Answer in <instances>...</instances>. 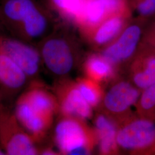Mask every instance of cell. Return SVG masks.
I'll return each mask as SVG.
<instances>
[{
  "label": "cell",
  "instance_id": "6da1fadb",
  "mask_svg": "<svg viewBox=\"0 0 155 155\" xmlns=\"http://www.w3.org/2000/svg\"><path fill=\"white\" fill-rule=\"evenodd\" d=\"M51 20L38 0H0V27L36 45L51 32Z\"/></svg>",
  "mask_w": 155,
  "mask_h": 155
},
{
  "label": "cell",
  "instance_id": "7a4b0ae2",
  "mask_svg": "<svg viewBox=\"0 0 155 155\" xmlns=\"http://www.w3.org/2000/svg\"><path fill=\"white\" fill-rule=\"evenodd\" d=\"M42 64L57 79L68 78L81 62L72 40L61 32H51L37 45Z\"/></svg>",
  "mask_w": 155,
  "mask_h": 155
},
{
  "label": "cell",
  "instance_id": "3957f363",
  "mask_svg": "<svg viewBox=\"0 0 155 155\" xmlns=\"http://www.w3.org/2000/svg\"><path fill=\"white\" fill-rule=\"evenodd\" d=\"M52 137L60 155H89L96 145L94 130L86 121L72 117L59 116Z\"/></svg>",
  "mask_w": 155,
  "mask_h": 155
},
{
  "label": "cell",
  "instance_id": "277c9868",
  "mask_svg": "<svg viewBox=\"0 0 155 155\" xmlns=\"http://www.w3.org/2000/svg\"><path fill=\"white\" fill-rule=\"evenodd\" d=\"M117 125V144L120 152L155 153V121L132 113Z\"/></svg>",
  "mask_w": 155,
  "mask_h": 155
},
{
  "label": "cell",
  "instance_id": "5b68a950",
  "mask_svg": "<svg viewBox=\"0 0 155 155\" xmlns=\"http://www.w3.org/2000/svg\"><path fill=\"white\" fill-rule=\"evenodd\" d=\"M127 78L119 76L109 83L98 110L114 119L117 123L131 114L141 93Z\"/></svg>",
  "mask_w": 155,
  "mask_h": 155
},
{
  "label": "cell",
  "instance_id": "8992f818",
  "mask_svg": "<svg viewBox=\"0 0 155 155\" xmlns=\"http://www.w3.org/2000/svg\"><path fill=\"white\" fill-rule=\"evenodd\" d=\"M0 145L6 155H39L40 148L17 121L15 113L0 109Z\"/></svg>",
  "mask_w": 155,
  "mask_h": 155
},
{
  "label": "cell",
  "instance_id": "52a82bcc",
  "mask_svg": "<svg viewBox=\"0 0 155 155\" xmlns=\"http://www.w3.org/2000/svg\"><path fill=\"white\" fill-rule=\"evenodd\" d=\"M59 105V114L84 121L93 116V107L84 100L76 81L69 78L58 79L53 88Z\"/></svg>",
  "mask_w": 155,
  "mask_h": 155
},
{
  "label": "cell",
  "instance_id": "ba28073f",
  "mask_svg": "<svg viewBox=\"0 0 155 155\" xmlns=\"http://www.w3.org/2000/svg\"><path fill=\"white\" fill-rule=\"evenodd\" d=\"M0 43L6 53L29 78L30 82L39 80L42 61L36 45L0 33Z\"/></svg>",
  "mask_w": 155,
  "mask_h": 155
},
{
  "label": "cell",
  "instance_id": "9c48e42d",
  "mask_svg": "<svg viewBox=\"0 0 155 155\" xmlns=\"http://www.w3.org/2000/svg\"><path fill=\"white\" fill-rule=\"evenodd\" d=\"M142 31L140 26L130 25L107 45L101 54L117 67L120 72L125 71L136 55Z\"/></svg>",
  "mask_w": 155,
  "mask_h": 155
},
{
  "label": "cell",
  "instance_id": "30bf717a",
  "mask_svg": "<svg viewBox=\"0 0 155 155\" xmlns=\"http://www.w3.org/2000/svg\"><path fill=\"white\" fill-rule=\"evenodd\" d=\"M14 113L21 127L37 144L40 143L45 138L54 120L34 111L19 97L17 100Z\"/></svg>",
  "mask_w": 155,
  "mask_h": 155
},
{
  "label": "cell",
  "instance_id": "8fae6325",
  "mask_svg": "<svg viewBox=\"0 0 155 155\" xmlns=\"http://www.w3.org/2000/svg\"><path fill=\"white\" fill-rule=\"evenodd\" d=\"M29 78L8 55L0 43V89L2 95H16L26 87Z\"/></svg>",
  "mask_w": 155,
  "mask_h": 155
},
{
  "label": "cell",
  "instance_id": "7c38bea8",
  "mask_svg": "<svg viewBox=\"0 0 155 155\" xmlns=\"http://www.w3.org/2000/svg\"><path fill=\"white\" fill-rule=\"evenodd\" d=\"M125 77L143 91L155 83V54L135 55L125 70Z\"/></svg>",
  "mask_w": 155,
  "mask_h": 155
},
{
  "label": "cell",
  "instance_id": "4fadbf2b",
  "mask_svg": "<svg viewBox=\"0 0 155 155\" xmlns=\"http://www.w3.org/2000/svg\"><path fill=\"white\" fill-rule=\"evenodd\" d=\"M94 126L96 145L100 154L116 155L120 153L116 140L117 122L98 110L94 117Z\"/></svg>",
  "mask_w": 155,
  "mask_h": 155
},
{
  "label": "cell",
  "instance_id": "5bb4252c",
  "mask_svg": "<svg viewBox=\"0 0 155 155\" xmlns=\"http://www.w3.org/2000/svg\"><path fill=\"white\" fill-rule=\"evenodd\" d=\"M81 65L84 77L101 84H109L121 74L117 67L102 54L88 56Z\"/></svg>",
  "mask_w": 155,
  "mask_h": 155
},
{
  "label": "cell",
  "instance_id": "9a60e30c",
  "mask_svg": "<svg viewBox=\"0 0 155 155\" xmlns=\"http://www.w3.org/2000/svg\"><path fill=\"white\" fill-rule=\"evenodd\" d=\"M118 0H88L83 4L79 17L89 25L94 26L100 23L108 12L116 11L120 7Z\"/></svg>",
  "mask_w": 155,
  "mask_h": 155
},
{
  "label": "cell",
  "instance_id": "2e32d148",
  "mask_svg": "<svg viewBox=\"0 0 155 155\" xmlns=\"http://www.w3.org/2000/svg\"><path fill=\"white\" fill-rule=\"evenodd\" d=\"M124 22L120 16L107 19L95 29L92 36V41L97 47L109 45L121 33Z\"/></svg>",
  "mask_w": 155,
  "mask_h": 155
},
{
  "label": "cell",
  "instance_id": "e0dca14e",
  "mask_svg": "<svg viewBox=\"0 0 155 155\" xmlns=\"http://www.w3.org/2000/svg\"><path fill=\"white\" fill-rule=\"evenodd\" d=\"M76 82L84 100L93 108L98 109L105 91L102 84L86 77L78 78Z\"/></svg>",
  "mask_w": 155,
  "mask_h": 155
},
{
  "label": "cell",
  "instance_id": "ac0fdd59",
  "mask_svg": "<svg viewBox=\"0 0 155 155\" xmlns=\"http://www.w3.org/2000/svg\"><path fill=\"white\" fill-rule=\"evenodd\" d=\"M135 107L139 116L155 121V83L141 91Z\"/></svg>",
  "mask_w": 155,
  "mask_h": 155
},
{
  "label": "cell",
  "instance_id": "d6986e66",
  "mask_svg": "<svg viewBox=\"0 0 155 155\" xmlns=\"http://www.w3.org/2000/svg\"><path fill=\"white\" fill-rule=\"evenodd\" d=\"M139 13L148 16L155 12V0H144L137 6Z\"/></svg>",
  "mask_w": 155,
  "mask_h": 155
},
{
  "label": "cell",
  "instance_id": "ffe728a7",
  "mask_svg": "<svg viewBox=\"0 0 155 155\" xmlns=\"http://www.w3.org/2000/svg\"><path fill=\"white\" fill-rule=\"evenodd\" d=\"M6 155L5 150L3 149L2 146L0 145V155Z\"/></svg>",
  "mask_w": 155,
  "mask_h": 155
},
{
  "label": "cell",
  "instance_id": "44dd1931",
  "mask_svg": "<svg viewBox=\"0 0 155 155\" xmlns=\"http://www.w3.org/2000/svg\"><path fill=\"white\" fill-rule=\"evenodd\" d=\"M2 95L1 90V89H0V100H1V98H2Z\"/></svg>",
  "mask_w": 155,
  "mask_h": 155
}]
</instances>
